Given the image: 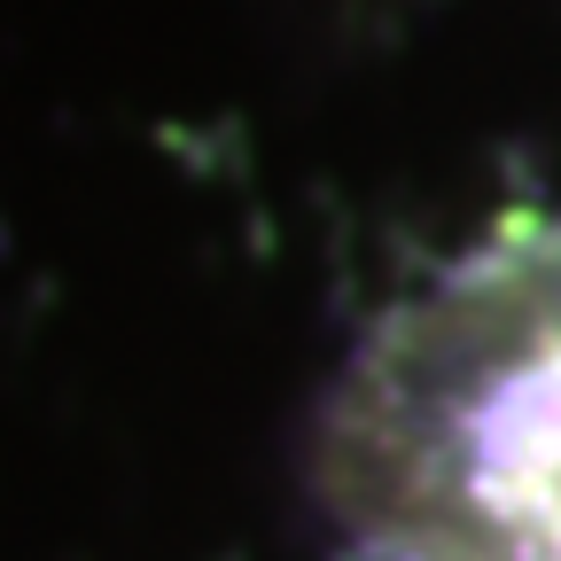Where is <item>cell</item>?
Listing matches in <instances>:
<instances>
[{"label": "cell", "mask_w": 561, "mask_h": 561, "mask_svg": "<svg viewBox=\"0 0 561 561\" xmlns=\"http://www.w3.org/2000/svg\"><path fill=\"white\" fill-rule=\"evenodd\" d=\"M359 561H561V210H523L405 297L328 421Z\"/></svg>", "instance_id": "6da1fadb"}]
</instances>
